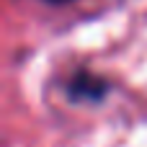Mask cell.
<instances>
[{
	"instance_id": "6da1fadb",
	"label": "cell",
	"mask_w": 147,
	"mask_h": 147,
	"mask_svg": "<svg viewBox=\"0 0 147 147\" xmlns=\"http://www.w3.org/2000/svg\"><path fill=\"white\" fill-rule=\"evenodd\" d=\"M106 93V85L96 80L93 75H78L70 83V98L72 101H98Z\"/></svg>"
},
{
	"instance_id": "7a4b0ae2",
	"label": "cell",
	"mask_w": 147,
	"mask_h": 147,
	"mask_svg": "<svg viewBox=\"0 0 147 147\" xmlns=\"http://www.w3.org/2000/svg\"><path fill=\"white\" fill-rule=\"evenodd\" d=\"M47 3H70V0H47Z\"/></svg>"
}]
</instances>
